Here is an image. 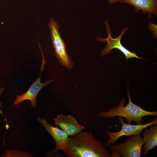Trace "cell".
<instances>
[{
    "instance_id": "cell-1",
    "label": "cell",
    "mask_w": 157,
    "mask_h": 157,
    "mask_svg": "<svg viewBox=\"0 0 157 157\" xmlns=\"http://www.w3.org/2000/svg\"><path fill=\"white\" fill-rule=\"evenodd\" d=\"M64 153L68 157H112L91 132L82 131L69 137Z\"/></svg>"
},
{
    "instance_id": "cell-11",
    "label": "cell",
    "mask_w": 157,
    "mask_h": 157,
    "mask_svg": "<svg viewBox=\"0 0 157 157\" xmlns=\"http://www.w3.org/2000/svg\"><path fill=\"white\" fill-rule=\"evenodd\" d=\"M142 140L145 144L142 149L143 154L145 155L157 146V124L150 126L148 129L145 128Z\"/></svg>"
},
{
    "instance_id": "cell-9",
    "label": "cell",
    "mask_w": 157,
    "mask_h": 157,
    "mask_svg": "<svg viewBox=\"0 0 157 157\" xmlns=\"http://www.w3.org/2000/svg\"><path fill=\"white\" fill-rule=\"evenodd\" d=\"M55 124L69 136L75 135L82 131L85 127L78 122L76 118L71 114L58 115L54 119Z\"/></svg>"
},
{
    "instance_id": "cell-15",
    "label": "cell",
    "mask_w": 157,
    "mask_h": 157,
    "mask_svg": "<svg viewBox=\"0 0 157 157\" xmlns=\"http://www.w3.org/2000/svg\"><path fill=\"white\" fill-rule=\"evenodd\" d=\"M119 0H108V2L110 4H115Z\"/></svg>"
},
{
    "instance_id": "cell-14",
    "label": "cell",
    "mask_w": 157,
    "mask_h": 157,
    "mask_svg": "<svg viewBox=\"0 0 157 157\" xmlns=\"http://www.w3.org/2000/svg\"><path fill=\"white\" fill-rule=\"evenodd\" d=\"M5 89V88L4 87H2L1 88H0V97L2 94L3 92L4 91ZM2 104L1 102H0V113H1V114H2V111L0 109V108L2 107Z\"/></svg>"
},
{
    "instance_id": "cell-7",
    "label": "cell",
    "mask_w": 157,
    "mask_h": 157,
    "mask_svg": "<svg viewBox=\"0 0 157 157\" xmlns=\"http://www.w3.org/2000/svg\"><path fill=\"white\" fill-rule=\"evenodd\" d=\"M42 64L39 76L35 80L29 88L22 95H18L14 102V104L17 105L26 100L30 101L32 108H37V97L40 90L53 81L52 80L47 81L44 83L41 81V73L44 69V65L45 63L44 56H42Z\"/></svg>"
},
{
    "instance_id": "cell-13",
    "label": "cell",
    "mask_w": 157,
    "mask_h": 157,
    "mask_svg": "<svg viewBox=\"0 0 157 157\" xmlns=\"http://www.w3.org/2000/svg\"><path fill=\"white\" fill-rule=\"evenodd\" d=\"M148 26L149 29L155 38H157V25L153 22H149Z\"/></svg>"
},
{
    "instance_id": "cell-12",
    "label": "cell",
    "mask_w": 157,
    "mask_h": 157,
    "mask_svg": "<svg viewBox=\"0 0 157 157\" xmlns=\"http://www.w3.org/2000/svg\"><path fill=\"white\" fill-rule=\"evenodd\" d=\"M3 157H31L28 153L16 150H6L2 155Z\"/></svg>"
},
{
    "instance_id": "cell-3",
    "label": "cell",
    "mask_w": 157,
    "mask_h": 157,
    "mask_svg": "<svg viewBox=\"0 0 157 157\" xmlns=\"http://www.w3.org/2000/svg\"><path fill=\"white\" fill-rule=\"evenodd\" d=\"M48 25L57 59L62 65L68 69H71L73 63L67 53L66 44L60 35L59 26L53 17L50 18Z\"/></svg>"
},
{
    "instance_id": "cell-8",
    "label": "cell",
    "mask_w": 157,
    "mask_h": 157,
    "mask_svg": "<svg viewBox=\"0 0 157 157\" xmlns=\"http://www.w3.org/2000/svg\"><path fill=\"white\" fill-rule=\"evenodd\" d=\"M37 119L44 128L53 138L56 144L55 151L61 150L64 152L67 143L69 136L58 126L50 124L44 118L38 117Z\"/></svg>"
},
{
    "instance_id": "cell-2",
    "label": "cell",
    "mask_w": 157,
    "mask_h": 157,
    "mask_svg": "<svg viewBox=\"0 0 157 157\" xmlns=\"http://www.w3.org/2000/svg\"><path fill=\"white\" fill-rule=\"evenodd\" d=\"M127 94L129 102L126 106L124 105L125 99L124 97L122 98L118 105L109 109L108 111L99 112L97 116L106 119L115 117H121L125 118L129 124H131L132 122L134 121L137 124H142L143 117L147 116H157L156 111H147L134 104L131 99L129 88Z\"/></svg>"
},
{
    "instance_id": "cell-6",
    "label": "cell",
    "mask_w": 157,
    "mask_h": 157,
    "mask_svg": "<svg viewBox=\"0 0 157 157\" xmlns=\"http://www.w3.org/2000/svg\"><path fill=\"white\" fill-rule=\"evenodd\" d=\"M118 120L121 125V129L117 132H113L106 130V135L109 137L106 141L105 145L106 147L109 146L111 144L114 143L121 137L126 136L129 137L133 135L140 134L145 128L157 124V119L155 118L152 121L145 124L133 125L125 123L123 117H119Z\"/></svg>"
},
{
    "instance_id": "cell-10",
    "label": "cell",
    "mask_w": 157,
    "mask_h": 157,
    "mask_svg": "<svg viewBox=\"0 0 157 157\" xmlns=\"http://www.w3.org/2000/svg\"><path fill=\"white\" fill-rule=\"evenodd\" d=\"M121 3L129 4L134 7L136 13L142 10L143 13L148 14V18L152 15H157V0H119Z\"/></svg>"
},
{
    "instance_id": "cell-4",
    "label": "cell",
    "mask_w": 157,
    "mask_h": 157,
    "mask_svg": "<svg viewBox=\"0 0 157 157\" xmlns=\"http://www.w3.org/2000/svg\"><path fill=\"white\" fill-rule=\"evenodd\" d=\"M144 144L140 134L132 135L125 142L110 147L112 157H140Z\"/></svg>"
},
{
    "instance_id": "cell-5",
    "label": "cell",
    "mask_w": 157,
    "mask_h": 157,
    "mask_svg": "<svg viewBox=\"0 0 157 157\" xmlns=\"http://www.w3.org/2000/svg\"><path fill=\"white\" fill-rule=\"evenodd\" d=\"M104 23L108 34V38H103L98 36L96 38V40L97 41L107 42V44L105 48L101 52L100 55L101 57L109 54L111 50L113 49H118L124 55L126 60L133 58L145 59L137 56L136 53L131 52L122 44L121 39L124 34L128 30V28L126 27L122 29L121 31L120 34L117 38H114L112 36V32L111 31V28L110 25L108 23V19Z\"/></svg>"
}]
</instances>
